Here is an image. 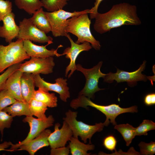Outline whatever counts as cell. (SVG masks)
Segmentation results:
<instances>
[{
	"instance_id": "6da1fadb",
	"label": "cell",
	"mask_w": 155,
	"mask_h": 155,
	"mask_svg": "<svg viewBox=\"0 0 155 155\" xmlns=\"http://www.w3.org/2000/svg\"><path fill=\"white\" fill-rule=\"evenodd\" d=\"M94 18V29L101 34L122 26H138L141 24L136 6L125 2L114 5L106 13L98 12Z\"/></svg>"
},
{
	"instance_id": "7a4b0ae2",
	"label": "cell",
	"mask_w": 155,
	"mask_h": 155,
	"mask_svg": "<svg viewBox=\"0 0 155 155\" xmlns=\"http://www.w3.org/2000/svg\"><path fill=\"white\" fill-rule=\"evenodd\" d=\"M70 106L75 109L79 107L87 109L88 106L95 108L105 115L106 119L104 123L106 126H107L110 123L114 125H116V118L120 114L126 113H137L138 111L137 107L135 105L123 108L115 104L107 106L100 105L92 102L90 98L82 95H78L77 98L73 99L70 103Z\"/></svg>"
},
{
	"instance_id": "3957f363",
	"label": "cell",
	"mask_w": 155,
	"mask_h": 155,
	"mask_svg": "<svg viewBox=\"0 0 155 155\" xmlns=\"http://www.w3.org/2000/svg\"><path fill=\"white\" fill-rule=\"evenodd\" d=\"M88 14L82 13L68 19L66 31L67 33H71L77 37L76 43L79 44L87 42L96 50H99L101 46L99 41L96 39L91 32V22Z\"/></svg>"
},
{
	"instance_id": "277c9868",
	"label": "cell",
	"mask_w": 155,
	"mask_h": 155,
	"mask_svg": "<svg viewBox=\"0 0 155 155\" xmlns=\"http://www.w3.org/2000/svg\"><path fill=\"white\" fill-rule=\"evenodd\" d=\"M9 44L6 46L0 44V73L9 67L30 58L24 49L23 40L17 39Z\"/></svg>"
},
{
	"instance_id": "5b68a950",
	"label": "cell",
	"mask_w": 155,
	"mask_h": 155,
	"mask_svg": "<svg viewBox=\"0 0 155 155\" xmlns=\"http://www.w3.org/2000/svg\"><path fill=\"white\" fill-rule=\"evenodd\" d=\"M77 112L72 111L69 110L65 113V117L63 119L68 124L73 132V136L80 137L85 143L87 140H89V144H91V139L96 132L102 131L104 126V123H96L94 125H90L76 119Z\"/></svg>"
},
{
	"instance_id": "8992f818",
	"label": "cell",
	"mask_w": 155,
	"mask_h": 155,
	"mask_svg": "<svg viewBox=\"0 0 155 155\" xmlns=\"http://www.w3.org/2000/svg\"><path fill=\"white\" fill-rule=\"evenodd\" d=\"M102 63V61H100L96 65L90 69L84 68L79 64L76 65L77 70L81 72L86 79L85 85L78 95H83L93 99L95 92L104 90L99 88L98 86L100 78H103L106 75V74L103 73L100 71Z\"/></svg>"
},
{
	"instance_id": "52a82bcc",
	"label": "cell",
	"mask_w": 155,
	"mask_h": 155,
	"mask_svg": "<svg viewBox=\"0 0 155 155\" xmlns=\"http://www.w3.org/2000/svg\"><path fill=\"white\" fill-rule=\"evenodd\" d=\"M89 9L71 12L61 9L52 12H44V13L51 25L53 36L55 37L66 36L68 33L66 31L67 19L74 16L85 13H89Z\"/></svg>"
},
{
	"instance_id": "ba28073f",
	"label": "cell",
	"mask_w": 155,
	"mask_h": 155,
	"mask_svg": "<svg viewBox=\"0 0 155 155\" xmlns=\"http://www.w3.org/2000/svg\"><path fill=\"white\" fill-rule=\"evenodd\" d=\"M19 31L17 39L29 40L41 43H53V38L38 29L32 22L30 18H24L19 24Z\"/></svg>"
},
{
	"instance_id": "9c48e42d",
	"label": "cell",
	"mask_w": 155,
	"mask_h": 155,
	"mask_svg": "<svg viewBox=\"0 0 155 155\" xmlns=\"http://www.w3.org/2000/svg\"><path fill=\"white\" fill-rule=\"evenodd\" d=\"M55 65L53 57L43 58L32 57L29 60L21 63L18 70L23 73L33 75L48 74L53 72Z\"/></svg>"
},
{
	"instance_id": "30bf717a",
	"label": "cell",
	"mask_w": 155,
	"mask_h": 155,
	"mask_svg": "<svg viewBox=\"0 0 155 155\" xmlns=\"http://www.w3.org/2000/svg\"><path fill=\"white\" fill-rule=\"evenodd\" d=\"M23 121L28 124L30 127V131L27 137L22 141L15 144H12L10 150L12 151L16 150L20 145L35 138L46 129L53 126L54 119L52 115H49L46 121L35 118L31 116H26Z\"/></svg>"
},
{
	"instance_id": "8fae6325",
	"label": "cell",
	"mask_w": 155,
	"mask_h": 155,
	"mask_svg": "<svg viewBox=\"0 0 155 155\" xmlns=\"http://www.w3.org/2000/svg\"><path fill=\"white\" fill-rule=\"evenodd\" d=\"M35 86L44 91L49 92L53 91L59 95L60 99L66 102L70 97L69 88L67 86V80L59 78L55 80V83H51L42 79L40 74L33 75Z\"/></svg>"
},
{
	"instance_id": "7c38bea8",
	"label": "cell",
	"mask_w": 155,
	"mask_h": 155,
	"mask_svg": "<svg viewBox=\"0 0 155 155\" xmlns=\"http://www.w3.org/2000/svg\"><path fill=\"white\" fill-rule=\"evenodd\" d=\"M146 63V61H144L138 69L132 72H127L117 69L116 73L110 72L106 74L103 78L104 81L108 83H112L114 80L117 83L126 82L131 83L140 81L146 82L148 78V77L142 73L145 68Z\"/></svg>"
},
{
	"instance_id": "4fadbf2b",
	"label": "cell",
	"mask_w": 155,
	"mask_h": 155,
	"mask_svg": "<svg viewBox=\"0 0 155 155\" xmlns=\"http://www.w3.org/2000/svg\"><path fill=\"white\" fill-rule=\"evenodd\" d=\"M69 40L71 46L66 48L64 51L62 56L65 55V57L69 59L70 62L67 67L65 71V76L67 77L68 72H70L68 75V78H70L74 71L77 70L75 61L79 54L82 51H88L92 48L90 43L85 42L81 44H78L74 42L70 36L67 34L66 36Z\"/></svg>"
},
{
	"instance_id": "5bb4252c",
	"label": "cell",
	"mask_w": 155,
	"mask_h": 155,
	"mask_svg": "<svg viewBox=\"0 0 155 155\" xmlns=\"http://www.w3.org/2000/svg\"><path fill=\"white\" fill-rule=\"evenodd\" d=\"M59 123L55 124L54 131L50 134L48 138L51 148L65 146L67 142L73 136L72 131L67 123L64 120L61 129Z\"/></svg>"
},
{
	"instance_id": "9a60e30c",
	"label": "cell",
	"mask_w": 155,
	"mask_h": 155,
	"mask_svg": "<svg viewBox=\"0 0 155 155\" xmlns=\"http://www.w3.org/2000/svg\"><path fill=\"white\" fill-rule=\"evenodd\" d=\"M49 45L47 44L45 46H38L34 44L30 40H23L24 49L30 57L43 58L55 56L57 57L62 56L61 54L58 53L57 52L59 48L63 47L62 45L59 46L57 49H52L50 50L46 48Z\"/></svg>"
},
{
	"instance_id": "2e32d148",
	"label": "cell",
	"mask_w": 155,
	"mask_h": 155,
	"mask_svg": "<svg viewBox=\"0 0 155 155\" xmlns=\"http://www.w3.org/2000/svg\"><path fill=\"white\" fill-rule=\"evenodd\" d=\"M51 133L49 129H45L32 140L20 145L16 150H25L30 155H34L40 148L49 146L48 138Z\"/></svg>"
},
{
	"instance_id": "e0dca14e",
	"label": "cell",
	"mask_w": 155,
	"mask_h": 155,
	"mask_svg": "<svg viewBox=\"0 0 155 155\" xmlns=\"http://www.w3.org/2000/svg\"><path fill=\"white\" fill-rule=\"evenodd\" d=\"M15 15L11 12L5 17L2 20L3 24L0 26V37L4 38L9 43L18 35L19 28L15 21Z\"/></svg>"
},
{
	"instance_id": "ac0fdd59",
	"label": "cell",
	"mask_w": 155,
	"mask_h": 155,
	"mask_svg": "<svg viewBox=\"0 0 155 155\" xmlns=\"http://www.w3.org/2000/svg\"><path fill=\"white\" fill-rule=\"evenodd\" d=\"M23 73L18 69L14 72L6 80L5 88L16 100L26 102L22 96L21 90L20 79Z\"/></svg>"
},
{
	"instance_id": "d6986e66",
	"label": "cell",
	"mask_w": 155,
	"mask_h": 155,
	"mask_svg": "<svg viewBox=\"0 0 155 155\" xmlns=\"http://www.w3.org/2000/svg\"><path fill=\"white\" fill-rule=\"evenodd\" d=\"M21 92L24 100L29 103L34 98L36 90L33 74L23 73L20 79Z\"/></svg>"
},
{
	"instance_id": "ffe728a7",
	"label": "cell",
	"mask_w": 155,
	"mask_h": 155,
	"mask_svg": "<svg viewBox=\"0 0 155 155\" xmlns=\"http://www.w3.org/2000/svg\"><path fill=\"white\" fill-rule=\"evenodd\" d=\"M3 110L13 117L22 115L33 116L30 109L29 103L26 102L16 100L11 105L6 107Z\"/></svg>"
},
{
	"instance_id": "44dd1931",
	"label": "cell",
	"mask_w": 155,
	"mask_h": 155,
	"mask_svg": "<svg viewBox=\"0 0 155 155\" xmlns=\"http://www.w3.org/2000/svg\"><path fill=\"white\" fill-rule=\"evenodd\" d=\"M44 12L41 7L36 11L30 18L38 29L46 34L51 31V28Z\"/></svg>"
},
{
	"instance_id": "7402d4cb",
	"label": "cell",
	"mask_w": 155,
	"mask_h": 155,
	"mask_svg": "<svg viewBox=\"0 0 155 155\" xmlns=\"http://www.w3.org/2000/svg\"><path fill=\"white\" fill-rule=\"evenodd\" d=\"M69 146L72 155H89L88 150H94V145L91 144H86L81 142L78 137H71L69 140Z\"/></svg>"
},
{
	"instance_id": "603a6c76",
	"label": "cell",
	"mask_w": 155,
	"mask_h": 155,
	"mask_svg": "<svg viewBox=\"0 0 155 155\" xmlns=\"http://www.w3.org/2000/svg\"><path fill=\"white\" fill-rule=\"evenodd\" d=\"M34 98L42 102L49 107H55L57 105V98L55 93H50L40 88L35 91Z\"/></svg>"
},
{
	"instance_id": "cb8c5ba5",
	"label": "cell",
	"mask_w": 155,
	"mask_h": 155,
	"mask_svg": "<svg viewBox=\"0 0 155 155\" xmlns=\"http://www.w3.org/2000/svg\"><path fill=\"white\" fill-rule=\"evenodd\" d=\"M14 2L19 9L24 10L31 15L43 6L40 0H14Z\"/></svg>"
},
{
	"instance_id": "d4e9b609",
	"label": "cell",
	"mask_w": 155,
	"mask_h": 155,
	"mask_svg": "<svg viewBox=\"0 0 155 155\" xmlns=\"http://www.w3.org/2000/svg\"><path fill=\"white\" fill-rule=\"evenodd\" d=\"M28 103L33 116H36L38 119L44 121L47 119L48 117L46 116L45 113L48 108L45 104L34 98L32 99Z\"/></svg>"
},
{
	"instance_id": "484cf974",
	"label": "cell",
	"mask_w": 155,
	"mask_h": 155,
	"mask_svg": "<svg viewBox=\"0 0 155 155\" xmlns=\"http://www.w3.org/2000/svg\"><path fill=\"white\" fill-rule=\"evenodd\" d=\"M114 128L122 135L126 143V145L129 146L133 139L136 136L135 128L128 123L115 125Z\"/></svg>"
},
{
	"instance_id": "4316f807",
	"label": "cell",
	"mask_w": 155,
	"mask_h": 155,
	"mask_svg": "<svg viewBox=\"0 0 155 155\" xmlns=\"http://www.w3.org/2000/svg\"><path fill=\"white\" fill-rule=\"evenodd\" d=\"M69 0H41L44 7L48 11L52 12L62 9Z\"/></svg>"
},
{
	"instance_id": "83f0119b",
	"label": "cell",
	"mask_w": 155,
	"mask_h": 155,
	"mask_svg": "<svg viewBox=\"0 0 155 155\" xmlns=\"http://www.w3.org/2000/svg\"><path fill=\"white\" fill-rule=\"evenodd\" d=\"M155 129V123L148 119H144L135 128L136 136L147 135L148 132Z\"/></svg>"
},
{
	"instance_id": "f1b7e54d",
	"label": "cell",
	"mask_w": 155,
	"mask_h": 155,
	"mask_svg": "<svg viewBox=\"0 0 155 155\" xmlns=\"http://www.w3.org/2000/svg\"><path fill=\"white\" fill-rule=\"evenodd\" d=\"M13 117L5 111H0V132L1 136V141L2 140L4 129L9 128L11 127Z\"/></svg>"
},
{
	"instance_id": "f546056e",
	"label": "cell",
	"mask_w": 155,
	"mask_h": 155,
	"mask_svg": "<svg viewBox=\"0 0 155 155\" xmlns=\"http://www.w3.org/2000/svg\"><path fill=\"white\" fill-rule=\"evenodd\" d=\"M16 100L5 88L0 92V111L11 105Z\"/></svg>"
},
{
	"instance_id": "4dcf8cb0",
	"label": "cell",
	"mask_w": 155,
	"mask_h": 155,
	"mask_svg": "<svg viewBox=\"0 0 155 155\" xmlns=\"http://www.w3.org/2000/svg\"><path fill=\"white\" fill-rule=\"evenodd\" d=\"M21 63L14 64L9 67L0 75V92L5 88L6 80L11 74L18 69Z\"/></svg>"
},
{
	"instance_id": "1f68e13d",
	"label": "cell",
	"mask_w": 155,
	"mask_h": 155,
	"mask_svg": "<svg viewBox=\"0 0 155 155\" xmlns=\"http://www.w3.org/2000/svg\"><path fill=\"white\" fill-rule=\"evenodd\" d=\"M140 155H153L155 154V142H151L146 143L141 142L138 144Z\"/></svg>"
},
{
	"instance_id": "d6a6232c",
	"label": "cell",
	"mask_w": 155,
	"mask_h": 155,
	"mask_svg": "<svg viewBox=\"0 0 155 155\" xmlns=\"http://www.w3.org/2000/svg\"><path fill=\"white\" fill-rule=\"evenodd\" d=\"M12 5L9 0H0V22L7 15L12 12Z\"/></svg>"
},
{
	"instance_id": "836d02e7",
	"label": "cell",
	"mask_w": 155,
	"mask_h": 155,
	"mask_svg": "<svg viewBox=\"0 0 155 155\" xmlns=\"http://www.w3.org/2000/svg\"><path fill=\"white\" fill-rule=\"evenodd\" d=\"M117 142L115 137L112 135H110L104 138L103 141V145L106 149L111 151H116Z\"/></svg>"
},
{
	"instance_id": "e575fe53",
	"label": "cell",
	"mask_w": 155,
	"mask_h": 155,
	"mask_svg": "<svg viewBox=\"0 0 155 155\" xmlns=\"http://www.w3.org/2000/svg\"><path fill=\"white\" fill-rule=\"evenodd\" d=\"M69 146L67 147H60L51 148L50 151L51 155H68L70 152Z\"/></svg>"
},
{
	"instance_id": "d590c367",
	"label": "cell",
	"mask_w": 155,
	"mask_h": 155,
	"mask_svg": "<svg viewBox=\"0 0 155 155\" xmlns=\"http://www.w3.org/2000/svg\"><path fill=\"white\" fill-rule=\"evenodd\" d=\"M103 0H95L94 3V6L89 10L90 17L91 19L95 18L98 13V7L102 1Z\"/></svg>"
},
{
	"instance_id": "8d00e7d4",
	"label": "cell",
	"mask_w": 155,
	"mask_h": 155,
	"mask_svg": "<svg viewBox=\"0 0 155 155\" xmlns=\"http://www.w3.org/2000/svg\"><path fill=\"white\" fill-rule=\"evenodd\" d=\"M145 104L147 106H151L155 104V94L149 93L145 97L144 100Z\"/></svg>"
},
{
	"instance_id": "74e56055",
	"label": "cell",
	"mask_w": 155,
	"mask_h": 155,
	"mask_svg": "<svg viewBox=\"0 0 155 155\" xmlns=\"http://www.w3.org/2000/svg\"><path fill=\"white\" fill-rule=\"evenodd\" d=\"M12 143L11 142L5 141L0 144V151L3 150H7L10 151V150H7L6 149L11 146Z\"/></svg>"
}]
</instances>
